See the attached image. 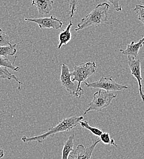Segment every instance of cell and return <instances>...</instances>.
Segmentation results:
<instances>
[{"label":"cell","mask_w":144,"mask_h":159,"mask_svg":"<svg viewBox=\"0 0 144 159\" xmlns=\"http://www.w3.org/2000/svg\"><path fill=\"white\" fill-rule=\"evenodd\" d=\"M4 79L9 80L14 79L15 80V81H17L19 84H23V83L17 77H16V75L11 74L8 70L7 67L3 66H0V79Z\"/></svg>","instance_id":"cell-15"},{"label":"cell","mask_w":144,"mask_h":159,"mask_svg":"<svg viewBox=\"0 0 144 159\" xmlns=\"http://www.w3.org/2000/svg\"><path fill=\"white\" fill-rule=\"evenodd\" d=\"M71 73H70L69 68L66 64H63L61 67L60 81L62 86L69 93L71 96L81 98L83 94L78 89V83H74L71 79Z\"/></svg>","instance_id":"cell-5"},{"label":"cell","mask_w":144,"mask_h":159,"mask_svg":"<svg viewBox=\"0 0 144 159\" xmlns=\"http://www.w3.org/2000/svg\"><path fill=\"white\" fill-rule=\"evenodd\" d=\"M144 45V36L141 40H139L137 43H135L132 41L130 43L127 45V47L125 50L120 49V52L126 56H131L136 58L139 55V52L140 49Z\"/></svg>","instance_id":"cell-10"},{"label":"cell","mask_w":144,"mask_h":159,"mask_svg":"<svg viewBox=\"0 0 144 159\" xmlns=\"http://www.w3.org/2000/svg\"><path fill=\"white\" fill-rule=\"evenodd\" d=\"M128 66L131 74L136 78L138 82L139 94L142 100L144 102V94L142 89V77L141 75V62L139 60H136L134 57L128 56Z\"/></svg>","instance_id":"cell-7"},{"label":"cell","mask_w":144,"mask_h":159,"mask_svg":"<svg viewBox=\"0 0 144 159\" xmlns=\"http://www.w3.org/2000/svg\"><path fill=\"white\" fill-rule=\"evenodd\" d=\"M78 2H79V0H70V2H69L70 11H69V14L71 19L73 17V16L75 14V12L77 10Z\"/></svg>","instance_id":"cell-21"},{"label":"cell","mask_w":144,"mask_h":159,"mask_svg":"<svg viewBox=\"0 0 144 159\" xmlns=\"http://www.w3.org/2000/svg\"><path fill=\"white\" fill-rule=\"evenodd\" d=\"M53 0H33L31 5L35 6L38 13L42 15L49 14L53 9Z\"/></svg>","instance_id":"cell-11"},{"label":"cell","mask_w":144,"mask_h":159,"mask_svg":"<svg viewBox=\"0 0 144 159\" xmlns=\"http://www.w3.org/2000/svg\"><path fill=\"white\" fill-rule=\"evenodd\" d=\"M11 44L10 43L9 36L5 33L1 28H0V46L9 45Z\"/></svg>","instance_id":"cell-20"},{"label":"cell","mask_w":144,"mask_h":159,"mask_svg":"<svg viewBox=\"0 0 144 159\" xmlns=\"http://www.w3.org/2000/svg\"><path fill=\"white\" fill-rule=\"evenodd\" d=\"M16 44H10L9 45L0 46V56L6 57L7 56H14L17 52Z\"/></svg>","instance_id":"cell-14"},{"label":"cell","mask_w":144,"mask_h":159,"mask_svg":"<svg viewBox=\"0 0 144 159\" xmlns=\"http://www.w3.org/2000/svg\"><path fill=\"white\" fill-rule=\"evenodd\" d=\"M83 119V116H72L70 118L63 119L60 120L57 124V125L53 127L50 128L47 132L32 137H27L26 136H23L21 138V140L24 143L36 141H38L39 143L41 144L48 137H53L55 134L57 133L70 131L71 130L75 128L80 122V121Z\"/></svg>","instance_id":"cell-1"},{"label":"cell","mask_w":144,"mask_h":159,"mask_svg":"<svg viewBox=\"0 0 144 159\" xmlns=\"http://www.w3.org/2000/svg\"><path fill=\"white\" fill-rule=\"evenodd\" d=\"M96 68L97 66L96 62L91 61H88L74 67L73 72L71 73L72 80L73 81H77L78 89L83 94L84 91L81 86L82 82L86 81L91 75L95 73Z\"/></svg>","instance_id":"cell-4"},{"label":"cell","mask_w":144,"mask_h":159,"mask_svg":"<svg viewBox=\"0 0 144 159\" xmlns=\"http://www.w3.org/2000/svg\"><path fill=\"white\" fill-rule=\"evenodd\" d=\"M100 139L104 144H110L117 147V145L115 144V140L110 138V134L108 132H103L102 134L100 135Z\"/></svg>","instance_id":"cell-18"},{"label":"cell","mask_w":144,"mask_h":159,"mask_svg":"<svg viewBox=\"0 0 144 159\" xmlns=\"http://www.w3.org/2000/svg\"><path fill=\"white\" fill-rule=\"evenodd\" d=\"M72 25H73L72 21V20H71L69 25L67 26L65 30H63L60 33L58 36L59 44L58 45V47H57L58 49H60L63 45H66L71 40L72 35L71 32V28L72 26Z\"/></svg>","instance_id":"cell-12"},{"label":"cell","mask_w":144,"mask_h":159,"mask_svg":"<svg viewBox=\"0 0 144 159\" xmlns=\"http://www.w3.org/2000/svg\"><path fill=\"white\" fill-rule=\"evenodd\" d=\"M4 156V152L2 148L0 146V158H2Z\"/></svg>","instance_id":"cell-23"},{"label":"cell","mask_w":144,"mask_h":159,"mask_svg":"<svg viewBox=\"0 0 144 159\" xmlns=\"http://www.w3.org/2000/svg\"><path fill=\"white\" fill-rule=\"evenodd\" d=\"M133 11L137 15L138 20L141 21L144 26V6L141 4L136 5Z\"/></svg>","instance_id":"cell-19"},{"label":"cell","mask_w":144,"mask_h":159,"mask_svg":"<svg viewBox=\"0 0 144 159\" xmlns=\"http://www.w3.org/2000/svg\"><path fill=\"white\" fill-rule=\"evenodd\" d=\"M80 124L81 125L82 127L83 128L88 129V130H90L93 135L98 136V137H100V135L102 134L103 131L101 129H98L97 127H91L89 125L88 122L87 120H81L80 121Z\"/></svg>","instance_id":"cell-16"},{"label":"cell","mask_w":144,"mask_h":159,"mask_svg":"<svg viewBox=\"0 0 144 159\" xmlns=\"http://www.w3.org/2000/svg\"><path fill=\"white\" fill-rule=\"evenodd\" d=\"M110 5L107 2L98 4L95 9L88 15L83 17L81 21L74 29L75 31H79L82 29L91 26H98L108 21V11Z\"/></svg>","instance_id":"cell-2"},{"label":"cell","mask_w":144,"mask_h":159,"mask_svg":"<svg viewBox=\"0 0 144 159\" xmlns=\"http://www.w3.org/2000/svg\"><path fill=\"white\" fill-rule=\"evenodd\" d=\"M74 135H72L69 137L68 139L65 142L62 151V159H69L70 153L74 149Z\"/></svg>","instance_id":"cell-13"},{"label":"cell","mask_w":144,"mask_h":159,"mask_svg":"<svg viewBox=\"0 0 144 159\" xmlns=\"http://www.w3.org/2000/svg\"><path fill=\"white\" fill-rule=\"evenodd\" d=\"M0 66L9 68L16 72H18L21 69L19 67L15 66L14 65V63H12L11 61L8 60L6 57H4L2 56H0Z\"/></svg>","instance_id":"cell-17"},{"label":"cell","mask_w":144,"mask_h":159,"mask_svg":"<svg viewBox=\"0 0 144 159\" xmlns=\"http://www.w3.org/2000/svg\"><path fill=\"white\" fill-rule=\"evenodd\" d=\"M24 20L26 21H31L37 23L41 29L53 28L58 30L63 25L62 21L57 19L56 17L52 16L50 17L45 18H37V19H28L25 18Z\"/></svg>","instance_id":"cell-9"},{"label":"cell","mask_w":144,"mask_h":159,"mask_svg":"<svg viewBox=\"0 0 144 159\" xmlns=\"http://www.w3.org/2000/svg\"><path fill=\"white\" fill-rule=\"evenodd\" d=\"M105 1H107L109 2H110L113 5L115 11L118 12H120L122 11V7L119 4V0H105Z\"/></svg>","instance_id":"cell-22"},{"label":"cell","mask_w":144,"mask_h":159,"mask_svg":"<svg viewBox=\"0 0 144 159\" xmlns=\"http://www.w3.org/2000/svg\"><path fill=\"white\" fill-rule=\"evenodd\" d=\"M117 96V94L110 91H103L102 89H100L99 91L93 94V100L90 103L88 108L85 111L83 115H85L91 111H102L104 108L109 106L112 100L116 98Z\"/></svg>","instance_id":"cell-3"},{"label":"cell","mask_w":144,"mask_h":159,"mask_svg":"<svg viewBox=\"0 0 144 159\" xmlns=\"http://www.w3.org/2000/svg\"><path fill=\"white\" fill-rule=\"evenodd\" d=\"M85 84L88 88H92L95 89H102L107 91H122L128 89V87L127 86L117 83L111 77H103L98 81L92 83L85 82Z\"/></svg>","instance_id":"cell-6"},{"label":"cell","mask_w":144,"mask_h":159,"mask_svg":"<svg viewBox=\"0 0 144 159\" xmlns=\"http://www.w3.org/2000/svg\"><path fill=\"white\" fill-rule=\"evenodd\" d=\"M100 141L101 139H100L96 141H94L93 144L88 148H85L83 144H79L77 148L75 149H73L70 153L69 158L72 159H91L95 147Z\"/></svg>","instance_id":"cell-8"}]
</instances>
